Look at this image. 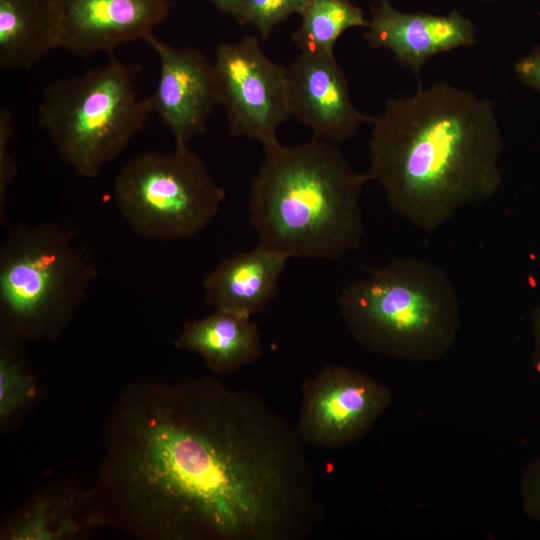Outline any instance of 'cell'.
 Here are the masks:
<instances>
[{
  "mask_svg": "<svg viewBox=\"0 0 540 540\" xmlns=\"http://www.w3.org/2000/svg\"><path fill=\"white\" fill-rule=\"evenodd\" d=\"M304 441L209 376L126 385L87 488L92 523L140 540H298L323 507Z\"/></svg>",
  "mask_w": 540,
  "mask_h": 540,
  "instance_id": "obj_1",
  "label": "cell"
},
{
  "mask_svg": "<svg viewBox=\"0 0 540 540\" xmlns=\"http://www.w3.org/2000/svg\"><path fill=\"white\" fill-rule=\"evenodd\" d=\"M368 176L391 209L431 232L492 198L505 149L491 100L448 82L391 97L372 118Z\"/></svg>",
  "mask_w": 540,
  "mask_h": 540,
  "instance_id": "obj_2",
  "label": "cell"
},
{
  "mask_svg": "<svg viewBox=\"0 0 540 540\" xmlns=\"http://www.w3.org/2000/svg\"><path fill=\"white\" fill-rule=\"evenodd\" d=\"M264 150L248 199L258 244L288 259L337 260L357 250L368 174L357 173L336 144L325 140Z\"/></svg>",
  "mask_w": 540,
  "mask_h": 540,
  "instance_id": "obj_3",
  "label": "cell"
},
{
  "mask_svg": "<svg viewBox=\"0 0 540 540\" xmlns=\"http://www.w3.org/2000/svg\"><path fill=\"white\" fill-rule=\"evenodd\" d=\"M338 305L360 343L393 356L440 353L459 321V298L447 273L414 257L394 259L351 281Z\"/></svg>",
  "mask_w": 540,
  "mask_h": 540,
  "instance_id": "obj_4",
  "label": "cell"
},
{
  "mask_svg": "<svg viewBox=\"0 0 540 540\" xmlns=\"http://www.w3.org/2000/svg\"><path fill=\"white\" fill-rule=\"evenodd\" d=\"M97 269L75 232L54 222L6 230L0 249V335L57 339L86 299Z\"/></svg>",
  "mask_w": 540,
  "mask_h": 540,
  "instance_id": "obj_5",
  "label": "cell"
},
{
  "mask_svg": "<svg viewBox=\"0 0 540 540\" xmlns=\"http://www.w3.org/2000/svg\"><path fill=\"white\" fill-rule=\"evenodd\" d=\"M135 69L115 57L101 67L54 80L43 91L38 121L60 158L97 177L145 127L152 112L139 98Z\"/></svg>",
  "mask_w": 540,
  "mask_h": 540,
  "instance_id": "obj_6",
  "label": "cell"
},
{
  "mask_svg": "<svg viewBox=\"0 0 540 540\" xmlns=\"http://www.w3.org/2000/svg\"><path fill=\"white\" fill-rule=\"evenodd\" d=\"M116 207L130 229L151 241L190 239L216 217L226 193L188 147L130 159L113 182Z\"/></svg>",
  "mask_w": 540,
  "mask_h": 540,
  "instance_id": "obj_7",
  "label": "cell"
},
{
  "mask_svg": "<svg viewBox=\"0 0 540 540\" xmlns=\"http://www.w3.org/2000/svg\"><path fill=\"white\" fill-rule=\"evenodd\" d=\"M213 64L230 135L264 149L279 144L278 128L291 116L287 68L272 61L253 35L219 44Z\"/></svg>",
  "mask_w": 540,
  "mask_h": 540,
  "instance_id": "obj_8",
  "label": "cell"
},
{
  "mask_svg": "<svg viewBox=\"0 0 540 540\" xmlns=\"http://www.w3.org/2000/svg\"><path fill=\"white\" fill-rule=\"evenodd\" d=\"M388 402L383 385L360 372L328 365L303 385L296 430L305 443L339 447L362 435Z\"/></svg>",
  "mask_w": 540,
  "mask_h": 540,
  "instance_id": "obj_9",
  "label": "cell"
},
{
  "mask_svg": "<svg viewBox=\"0 0 540 540\" xmlns=\"http://www.w3.org/2000/svg\"><path fill=\"white\" fill-rule=\"evenodd\" d=\"M158 56L160 73L149 100L172 134L176 148H186L205 133L213 110L219 105L213 62L193 47L176 48L154 35L146 40Z\"/></svg>",
  "mask_w": 540,
  "mask_h": 540,
  "instance_id": "obj_10",
  "label": "cell"
},
{
  "mask_svg": "<svg viewBox=\"0 0 540 540\" xmlns=\"http://www.w3.org/2000/svg\"><path fill=\"white\" fill-rule=\"evenodd\" d=\"M287 98L291 116L316 139L341 143L372 121L353 104L334 54L301 51L287 67Z\"/></svg>",
  "mask_w": 540,
  "mask_h": 540,
  "instance_id": "obj_11",
  "label": "cell"
},
{
  "mask_svg": "<svg viewBox=\"0 0 540 540\" xmlns=\"http://www.w3.org/2000/svg\"><path fill=\"white\" fill-rule=\"evenodd\" d=\"M61 20L63 46L84 57L108 53L145 41L168 17L171 0H54Z\"/></svg>",
  "mask_w": 540,
  "mask_h": 540,
  "instance_id": "obj_12",
  "label": "cell"
},
{
  "mask_svg": "<svg viewBox=\"0 0 540 540\" xmlns=\"http://www.w3.org/2000/svg\"><path fill=\"white\" fill-rule=\"evenodd\" d=\"M363 37L372 48H384L395 59L420 77L432 57L457 48L471 47L477 33L473 22L452 10L445 15L403 12L389 0H376Z\"/></svg>",
  "mask_w": 540,
  "mask_h": 540,
  "instance_id": "obj_13",
  "label": "cell"
},
{
  "mask_svg": "<svg viewBox=\"0 0 540 540\" xmlns=\"http://www.w3.org/2000/svg\"><path fill=\"white\" fill-rule=\"evenodd\" d=\"M288 258L261 244L223 259L205 278V300L214 310L251 318L274 298Z\"/></svg>",
  "mask_w": 540,
  "mask_h": 540,
  "instance_id": "obj_14",
  "label": "cell"
},
{
  "mask_svg": "<svg viewBox=\"0 0 540 540\" xmlns=\"http://www.w3.org/2000/svg\"><path fill=\"white\" fill-rule=\"evenodd\" d=\"M94 526L87 488L73 480L38 490L1 527L2 540H71Z\"/></svg>",
  "mask_w": 540,
  "mask_h": 540,
  "instance_id": "obj_15",
  "label": "cell"
},
{
  "mask_svg": "<svg viewBox=\"0 0 540 540\" xmlns=\"http://www.w3.org/2000/svg\"><path fill=\"white\" fill-rule=\"evenodd\" d=\"M62 46L61 20L54 0H0L2 70H28Z\"/></svg>",
  "mask_w": 540,
  "mask_h": 540,
  "instance_id": "obj_16",
  "label": "cell"
},
{
  "mask_svg": "<svg viewBox=\"0 0 540 540\" xmlns=\"http://www.w3.org/2000/svg\"><path fill=\"white\" fill-rule=\"evenodd\" d=\"M174 346L199 355L217 374L234 372L261 352L260 332L252 319L223 310L187 320Z\"/></svg>",
  "mask_w": 540,
  "mask_h": 540,
  "instance_id": "obj_17",
  "label": "cell"
},
{
  "mask_svg": "<svg viewBox=\"0 0 540 540\" xmlns=\"http://www.w3.org/2000/svg\"><path fill=\"white\" fill-rule=\"evenodd\" d=\"M300 16L292 40L303 52L334 54L345 31L368 25L363 10L350 0H307Z\"/></svg>",
  "mask_w": 540,
  "mask_h": 540,
  "instance_id": "obj_18",
  "label": "cell"
},
{
  "mask_svg": "<svg viewBox=\"0 0 540 540\" xmlns=\"http://www.w3.org/2000/svg\"><path fill=\"white\" fill-rule=\"evenodd\" d=\"M23 342L0 335V426L6 431L38 400L40 386L23 349Z\"/></svg>",
  "mask_w": 540,
  "mask_h": 540,
  "instance_id": "obj_19",
  "label": "cell"
},
{
  "mask_svg": "<svg viewBox=\"0 0 540 540\" xmlns=\"http://www.w3.org/2000/svg\"><path fill=\"white\" fill-rule=\"evenodd\" d=\"M307 0H244L238 20L240 25L253 26L266 40L275 26L293 14H299Z\"/></svg>",
  "mask_w": 540,
  "mask_h": 540,
  "instance_id": "obj_20",
  "label": "cell"
},
{
  "mask_svg": "<svg viewBox=\"0 0 540 540\" xmlns=\"http://www.w3.org/2000/svg\"><path fill=\"white\" fill-rule=\"evenodd\" d=\"M14 133L13 117L9 110H0V222L5 229V206L7 189L17 174L16 163L10 154L9 144Z\"/></svg>",
  "mask_w": 540,
  "mask_h": 540,
  "instance_id": "obj_21",
  "label": "cell"
},
{
  "mask_svg": "<svg viewBox=\"0 0 540 540\" xmlns=\"http://www.w3.org/2000/svg\"><path fill=\"white\" fill-rule=\"evenodd\" d=\"M514 72L520 82L540 94V44L516 62Z\"/></svg>",
  "mask_w": 540,
  "mask_h": 540,
  "instance_id": "obj_22",
  "label": "cell"
},
{
  "mask_svg": "<svg viewBox=\"0 0 540 540\" xmlns=\"http://www.w3.org/2000/svg\"><path fill=\"white\" fill-rule=\"evenodd\" d=\"M219 11L229 14L237 21L240 18L244 0H209Z\"/></svg>",
  "mask_w": 540,
  "mask_h": 540,
  "instance_id": "obj_23",
  "label": "cell"
},
{
  "mask_svg": "<svg viewBox=\"0 0 540 540\" xmlns=\"http://www.w3.org/2000/svg\"><path fill=\"white\" fill-rule=\"evenodd\" d=\"M536 334H537L538 348L540 351V309L538 310L537 315H536Z\"/></svg>",
  "mask_w": 540,
  "mask_h": 540,
  "instance_id": "obj_24",
  "label": "cell"
},
{
  "mask_svg": "<svg viewBox=\"0 0 540 540\" xmlns=\"http://www.w3.org/2000/svg\"><path fill=\"white\" fill-rule=\"evenodd\" d=\"M535 490H536V496H537L538 501H539V503H540V475H539L538 478H537Z\"/></svg>",
  "mask_w": 540,
  "mask_h": 540,
  "instance_id": "obj_25",
  "label": "cell"
},
{
  "mask_svg": "<svg viewBox=\"0 0 540 540\" xmlns=\"http://www.w3.org/2000/svg\"><path fill=\"white\" fill-rule=\"evenodd\" d=\"M471 1L482 2V3H492V2H496L498 0H471Z\"/></svg>",
  "mask_w": 540,
  "mask_h": 540,
  "instance_id": "obj_26",
  "label": "cell"
}]
</instances>
